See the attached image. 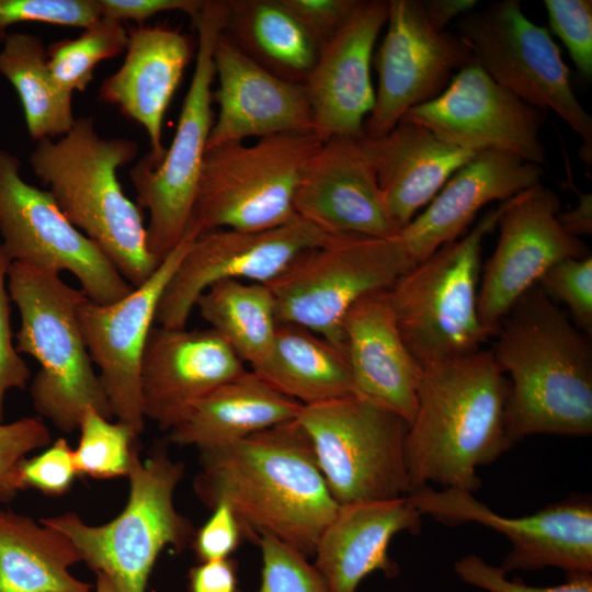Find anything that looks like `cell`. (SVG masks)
<instances>
[{"label": "cell", "instance_id": "b9f144b4", "mask_svg": "<svg viewBox=\"0 0 592 592\" xmlns=\"http://www.w3.org/2000/svg\"><path fill=\"white\" fill-rule=\"evenodd\" d=\"M454 570L462 581L487 592H592L591 573H569L562 584L535 587L509 579L500 567L477 555L462 557L455 562Z\"/></svg>", "mask_w": 592, "mask_h": 592}, {"label": "cell", "instance_id": "603a6c76", "mask_svg": "<svg viewBox=\"0 0 592 592\" xmlns=\"http://www.w3.org/2000/svg\"><path fill=\"white\" fill-rule=\"evenodd\" d=\"M294 209L329 234L387 238L400 231L357 138L334 137L322 144L298 183Z\"/></svg>", "mask_w": 592, "mask_h": 592}, {"label": "cell", "instance_id": "ba28073f", "mask_svg": "<svg viewBox=\"0 0 592 592\" xmlns=\"http://www.w3.org/2000/svg\"><path fill=\"white\" fill-rule=\"evenodd\" d=\"M322 144L314 133H278L252 145L208 148L190 220L202 232L259 231L292 221L298 183Z\"/></svg>", "mask_w": 592, "mask_h": 592}, {"label": "cell", "instance_id": "d590c367", "mask_svg": "<svg viewBox=\"0 0 592 592\" xmlns=\"http://www.w3.org/2000/svg\"><path fill=\"white\" fill-rule=\"evenodd\" d=\"M80 439L72 449L77 474L94 478L127 476L138 434L123 422H111L89 409L79 425Z\"/></svg>", "mask_w": 592, "mask_h": 592}, {"label": "cell", "instance_id": "836d02e7", "mask_svg": "<svg viewBox=\"0 0 592 592\" xmlns=\"http://www.w3.org/2000/svg\"><path fill=\"white\" fill-rule=\"evenodd\" d=\"M195 306L210 329L252 371L266 361L278 322L273 295L265 284L221 281L203 292Z\"/></svg>", "mask_w": 592, "mask_h": 592}, {"label": "cell", "instance_id": "44dd1931", "mask_svg": "<svg viewBox=\"0 0 592 592\" xmlns=\"http://www.w3.org/2000/svg\"><path fill=\"white\" fill-rule=\"evenodd\" d=\"M244 371L212 329L152 327L140 365L143 414L168 432L194 402Z\"/></svg>", "mask_w": 592, "mask_h": 592}, {"label": "cell", "instance_id": "5bb4252c", "mask_svg": "<svg viewBox=\"0 0 592 592\" xmlns=\"http://www.w3.org/2000/svg\"><path fill=\"white\" fill-rule=\"evenodd\" d=\"M386 34L373 64L375 103L363 135L389 133L411 109L439 96L460 69L476 61L457 34L435 25L422 0H388Z\"/></svg>", "mask_w": 592, "mask_h": 592}, {"label": "cell", "instance_id": "f6af8a7d", "mask_svg": "<svg viewBox=\"0 0 592 592\" xmlns=\"http://www.w3.org/2000/svg\"><path fill=\"white\" fill-rule=\"evenodd\" d=\"M243 537L240 523L231 506L221 502L212 516L195 532L192 548L201 562L229 558Z\"/></svg>", "mask_w": 592, "mask_h": 592}, {"label": "cell", "instance_id": "9c48e42d", "mask_svg": "<svg viewBox=\"0 0 592 592\" xmlns=\"http://www.w3.org/2000/svg\"><path fill=\"white\" fill-rule=\"evenodd\" d=\"M413 265L398 235L340 234L301 253L265 285L278 323L304 327L344 349L348 310L362 297L389 289Z\"/></svg>", "mask_w": 592, "mask_h": 592}, {"label": "cell", "instance_id": "681fc988", "mask_svg": "<svg viewBox=\"0 0 592 592\" xmlns=\"http://www.w3.org/2000/svg\"><path fill=\"white\" fill-rule=\"evenodd\" d=\"M577 193V205L572 209L560 210L557 218L568 234L580 238L592 234V196L591 193Z\"/></svg>", "mask_w": 592, "mask_h": 592}, {"label": "cell", "instance_id": "5b68a950", "mask_svg": "<svg viewBox=\"0 0 592 592\" xmlns=\"http://www.w3.org/2000/svg\"><path fill=\"white\" fill-rule=\"evenodd\" d=\"M7 280L21 318L16 351L41 366L30 387L37 413L66 433L79 430L89 409L111 420L113 413L79 323L78 309L86 294L59 274L19 262L11 263Z\"/></svg>", "mask_w": 592, "mask_h": 592}, {"label": "cell", "instance_id": "60d3db41", "mask_svg": "<svg viewBox=\"0 0 592 592\" xmlns=\"http://www.w3.org/2000/svg\"><path fill=\"white\" fill-rule=\"evenodd\" d=\"M549 25L557 34L580 72L592 78V1L544 0Z\"/></svg>", "mask_w": 592, "mask_h": 592}, {"label": "cell", "instance_id": "8d00e7d4", "mask_svg": "<svg viewBox=\"0 0 592 592\" xmlns=\"http://www.w3.org/2000/svg\"><path fill=\"white\" fill-rule=\"evenodd\" d=\"M77 471L72 448L65 439H58L39 455L22 458L0 487V502L11 500L16 491L36 489L48 496L69 490Z\"/></svg>", "mask_w": 592, "mask_h": 592}, {"label": "cell", "instance_id": "8fae6325", "mask_svg": "<svg viewBox=\"0 0 592 592\" xmlns=\"http://www.w3.org/2000/svg\"><path fill=\"white\" fill-rule=\"evenodd\" d=\"M297 421L339 505L410 493L405 459L408 423L397 413L352 395L304 406Z\"/></svg>", "mask_w": 592, "mask_h": 592}, {"label": "cell", "instance_id": "d6a6232c", "mask_svg": "<svg viewBox=\"0 0 592 592\" xmlns=\"http://www.w3.org/2000/svg\"><path fill=\"white\" fill-rule=\"evenodd\" d=\"M0 50V75L15 89L29 135L34 140L64 136L76 117L72 93L54 79L47 47L29 33H8Z\"/></svg>", "mask_w": 592, "mask_h": 592}, {"label": "cell", "instance_id": "4dcf8cb0", "mask_svg": "<svg viewBox=\"0 0 592 592\" xmlns=\"http://www.w3.org/2000/svg\"><path fill=\"white\" fill-rule=\"evenodd\" d=\"M82 561L62 533L0 510V592H92L69 568Z\"/></svg>", "mask_w": 592, "mask_h": 592}, {"label": "cell", "instance_id": "f1b7e54d", "mask_svg": "<svg viewBox=\"0 0 592 592\" xmlns=\"http://www.w3.org/2000/svg\"><path fill=\"white\" fill-rule=\"evenodd\" d=\"M303 407L247 369L194 402L167 442L213 448L295 420Z\"/></svg>", "mask_w": 592, "mask_h": 592}, {"label": "cell", "instance_id": "7bdbcfd3", "mask_svg": "<svg viewBox=\"0 0 592 592\" xmlns=\"http://www.w3.org/2000/svg\"><path fill=\"white\" fill-rule=\"evenodd\" d=\"M12 261L0 241V423L4 418V400L10 389H24L31 371L12 342L10 295L5 284Z\"/></svg>", "mask_w": 592, "mask_h": 592}, {"label": "cell", "instance_id": "7a4b0ae2", "mask_svg": "<svg viewBox=\"0 0 592 592\" xmlns=\"http://www.w3.org/2000/svg\"><path fill=\"white\" fill-rule=\"evenodd\" d=\"M492 350L509 374L504 409L513 445L533 434L592 432V344L539 286L526 291L502 319Z\"/></svg>", "mask_w": 592, "mask_h": 592}, {"label": "cell", "instance_id": "277c9868", "mask_svg": "<svg viewBox=\"0 0 592 592\" xmlns=\"http://www.w3.org/2000/svg\"><path fill=\"white\" fill-rule=\"evenodd\" d=\"M137 155L136 141L100 136L91 116L77 117L57 140H37L29 155L33 173L64 215L133 287L144 284L160 264L149 252L140 208L117 178V170Z\"/></svg>", "mask_w": 592, "mask_h": 592}, {"label": "cell", "instance_id": "7402d4cb", "mask_svg": "<svg viewBox=\"0 0 592 592\" xmlns=\"http://www.w3.org/2000/svg\"><path fill=\"white\" fill-rule=\"evenodd\" d=\"M213 62L218 115L207 149L249 137L278 133H314V117L304 84L278 78L243 54L223 33Z\"/></svg>", "mask_w": 592, "mask_h": 592}, {"label": "cell", "instance_id": "ac0fdd59", "mask_svg": "<svg viewBox=\"0 0 592 592\" xmlns=\"http://www.w3.org/2000/svg\"><path fill=\"white\" fill-rule=\"evenodd\" d=\"M401 119L470 152L503 151L546 164L540 130L547 112L497 83L477 61L454 75L439 96L409 110Z\"/></svg>", "mask_w": 592, "mask_h": 592}, {"label": "cell", "instance_id": "816d5d0a", "mask_svg": "<svg viewBox=\"0 0 592 592\" xmlns=\"http://www.w3.org/2000/svg\"><path fill=\"white\" fill-rule=\"evenodd\" d=\"M95 592H118V590L107 576L98 572Z\"/></svg>", "mask_w": 592, "mask_h": 592}, {"label": "cell", "instance_id": "8992f818", "mask_svg": "<svg viewBox=\"0 0 592 592\" xmlns=\"http://www.w3.org/2000/svg\"><path fill=\"white\" fill-rule=\"evenodd\" d=\"M136 444L127 473L129 497L111 522L89 525L75 512L43 517L39 523L66 535L82 561L107 576L118 592H146L150 572L167 546L183 551L195 535L192 522L173 503L185 466L168 455L166 443L155 445L141 460Z\"/></svg>", "mask_w": 592, "mask_h": 592}, {"label": "cell", "instance_id": "2e32d148", "mask_svg": "<svg viewBox=\"0 0 592 592\" xmlns=\"http://www.w3.org/2000/svg\"><path fill=\"white\" fill-rule=\"evenodd\" d=\"M473 493L423 486L407 497L422 515L444 524L473 522L503 534L511 549L499 567L506 574L546 567L568 573L592 572V503L587 497L569 498L531 515L506 517Z\"/></svg>", "mask_w": 592, "mask_h": 592}, {"label": "cell", "instance_id": "6da1fadb", "mask_svg": "<svg viewBox=\"0 0 592 592\" xmlns=\"http://www.w3.org/2000/svg\"><path fill=\"white\" fill-rule=\"evenodd\" d=\"M193 488L212 510L228 503L252 543L271 535L306 558L339 508L297 419L201 451Z\"/></svg>", "mask_w": 592, "mask_h": 592}, {"label": "cell", "instance_id": "d6986e66", "mask_svg": "<svg viewBox=\"0 0 592 592\" xmlns=\"http://www.w3.org/2000/svg\"><path fill=\"white\" fill-rule=\"evenodd\" d=\"M560 206L559 196L543 183L509 200L478 289V316L490 335H496L513 304L551 265L591 255L589 247L560 225Z\"/></svg>", "mask_w": 592, "mask_h": 592}, {"label": "cell", "instance_id": "d4e9b609", "mask_svg": "<svg viewBox=\"0 0 592 592\" xmlns=\"http://www.w3.org/2000/svg\"><path fill=\"white\" fill-rule=\"evenodd\" d=\"M344 350L356 395L400 415L417 411L422 366L398 329L388 289L358 299L342 321Z\"/></svg>", "mask_w": 592, "mask_h": 592}, {"label": "cell", "instance_id": "ee69618b", "mask_svg": "<svg viewBox=\"0 0 592 592\" xmlns=\"http://www.w3.org/2000/svg\"><path fill=\"white\" fill-rule=\"evenodd\" d=\"M319 49L345 22L357 0H280Z\"/></svg>", "mask_w": 592, "mask_h": 592}, {"label": "cell", "instance_id": "4316f807", "mask_svg": "<svg viewBox=\"0 0 592 592\" xmlns=\"http://www.w3.org/2000/svg\"><path fill=\"white\" fill-rule=\"evenodd\" d=\"M357 140L375 171L385 208L399 230L477 155L403 119L384 136L362 135Z\"/></svg>", "mask_w": 592, "mask_h": 592}, {"label": "cell", "instance_id": "83f0119b", "mask_svg": "<svg viewBox=\"0 0 592 592\" xmlns=\"http://www.w3.org/2000/svg\"><path fill=\"white\" fill-rule=\"evenodd\" d=\"M422 514L408 497L339 505L315 548V567L329 592H357L369 573L398 574L388 556L391 538L400 532L418 533Z\"/></svg>", "mask_w": 592, "mask_h": 592}, {"label": "cell", "instance_id": "ffe728a7", "mask_svg": "<svg viewBox=\"0 0 592 592\" xmlns=\"http://www.w3.org/2000/svg\"><path fill=\"white\" fill-rule=\"evenodd\" d=\"M387 18L388 0H357L342 26L319 49L304 88L314 134L322 143L363 135L375 103L374 47Z\"/></svg>", "mask_w": 592, "mask_h": 592}, {"label": "cell", "instance_id": "3957f363", "mask_svg": "<svg viewBox=\"0 0 592 592\" xmlns=\"http://www.w3.org/2000/svg\"><path fill=\"white\" fill-rule=\"evenodd\" d=\"M508 392L492 351L422 366L417 411L405 439L411 491L428 482L479 489L478 468L512 446L504 423Z\"/></svg>", "mask_w": 592, "mask_h": 592}, {"label": "cell", "instance_id": "f907efd6", "mask_svg": "<svg viewBox=\"0 0 592 592\" xmlns=\"http://www.w3.org/2000/svg\"><path fill=\"white\" fill-rule=\"evenodd\" d=\"M425 11L431 21L441 29L447 30V25L471 11L477 4L476 0H422Z\"/></svg>", "mask_w": 592, "mask_h": 592}, {"label": "cell", "instance_id": "e575fe53", "mask_svg": "<svg viewBox=\"0 0 592 592\" xmlns=\"http://www.w3.org/2000/svg\"><path fill=\"white\" fill-rule=\"evenodd\" d=\"M128 30L119 21L100 18L76 38L52 43L47 65L56 82L73 94L83 92L93 80L96 65L122 54Z\"/></svg>", "mask_w": 592, "mask_h": 592}, {"label": "cell", "instance_id": "484cf974", "mask_svg": "<svg viewBox=\"0 0 592 592\" xmlns=\"http://www.w3.org/2000/svg\"><path fill=\"white\" fill-rule=\"evenodd\" d=\"M125 50L121 68L103 81L100 99L144 127L151 150L140 160L156 167L167 149L164 115L191 60L192 46L179 31L138 26L128 30Z\"/></svg>", "mask_w": 592, "mask_h": 592}, {"label": "cell", "instance_id": "7dc6e473", "mask_svg": "<svg viewBox=\"0 0 592 592\" xmlns=\"http://www.w3.org/2000/svg\"><path fill=\"white\" fill-rule=\"evenodd\" d=\"M205 0H99L101 18L143 23L166 11H181L193 19Z\"/></svg>", "mask_w": 592, "mask_h": 592}, {"label": "cell", "instance_id": "1f68e13d", "mask_svg": "<svg viewBox=\"0 0 592 592\" xmlns=\"http://www.w3.org/2000/svg\"><path fill=\"white\" fill-rule=\"evenodd\" d=\"M221 33L272 75L304 84L318 49L280 0H227Z\"/></svg>", "mask_w": 592, "mask_h": 592}, {"label": "cell", "instance_id": "52a82bcc", "mask_svg": "<svg viewBox=\"0 0 592 592\" xmlns=\"http://www.w3.org/2000/svg\"><path fill=\"white\" fill-rule=\"evenodd\" d=\"M509 200L489 209L470 231L413 265L388 289L400 334L421 366L476 352L491 337L478 316L481 250Z\"/></svg>", "mask_w": 592, "mask_h": 592}, {"label": "cell", "instance_id": "e0dca14e", "mask_svg": "<svg viewBox=\"0 0 592 592\" xmlns=\"http://www.w3.org/2000/svg\"><path fill=\"white\" fill-rule=\"evenodd\" d=\"M202 230L192 221L179 244L153 274L128 295L111 304L86 299L78 309L81 332L113 417L137 434L145 428L140 402V365L161 295Z\"/></svg>", "mask_w": 592, "mask_h": 592}, {"label": "cell", "instance_id": "7c38bea8", "mask_svg": "<svg viewBox=\"0 0 592 592\" xmlns=\"http://www.w3.org/2000/svg\"><path fill=\"white\" fill-rule=\"evenodd\" d=\"M456 29L497 83L542 111H554L581 138L579 156L590 167L592 116L576 96L548 30L532 22L517 0L473 9L458 18Z\"/></svg>", "mask_w": 592, "mask_h": 592}, {"label": "cell", "instance_id": "74e56055", "mask_svg": "<svg viewBox=\"0 0 592 592\" xmlns=\"http://www.w3.org/2000/svg\"><path fill=\"white\" fill-rule=\"evenodd\" d=\"M258 544L262 554L258 592H329L319 571L304 555L271 535L261 536Z\"/></svg>", "mask_w": 592, "mask_h": 592}, {"label": "cell", "instance_id": "f35d334b", "mask_svg": "<svg viewBox=\"0 0 592 592\" xmlns=\"http://www.w3.org/2000/svg\"><path fill=\"white\" fill-rule=\"evenodd\" d=\"M539 287L563 303L571 322L592 335V257L568 258L551 265L538 280Z\"/></svg>", "mask_w": 592, "mask_h": 592}, {"label": "cell", "instance_id": "f546056e", "mask_svg": "<svg viewBox=\"0 0 592 592\" xmlns=\"http://www.w3.org/2000/svg\"><path fill=\"white\" fill-rule=\"evenodd\" d=\"M253 372L303 406L356 395L345 350L293 323H278L269 357Z\"/></svg>", "mask_w": 592, "mask_h": 592}, {"label": "cell", "instance_id": "30bf717a", "mask_svg": "<svg viewBox=\"0 0 592 592\" xmlns=\"http://www.w3.org/2000/svg\"><path fill=\"white\" fill-rule=\"evenodd\" d=\"M227 16V0H205L192 19L198 46L192 80L169 148L156 167L139 160L129 171L139 208L149 213L147 244L161 261L179 244L190 223L213 127V52Z\"/></svg>", "mask_w": 592, "mask_h": 592}, {"label": "cell", "instance_id": "4fadbf2b", "mask_svg": "<svg viewBox=\"0 0 592 592\" xmlns=\"http://www.w3.org/2000/svg\"><path fill=\"white\" fill-rule=\"evenodd\" d=\"M0 236L12 262L69 272L88 299L111 304L133 287L104 252L64 215L47 190L27 183L19 158L0 148Z\"/></svg>", "mask_w": 592, "mask_h": 592}, {"label": "cell", "instance_id": "cb8c5ba5", "mask_svg": "<svg viewBox=\"0 0 592 592\" xmlns=\"http://www.w3.org/2000/svg\"><path fill=\"white\" fill-rule=\"evenodd\" d=\"M544 167L503 151L476 155L398 234L417 264L467 232L477 213L542 183Z\"/></svg>", "mask_w": 592, "mask_h": 592}, {"label": "cell", "instance_id": "9a60e30c", "mask_svg": "<svg viewBox=\"0 0 592 592\" xmlns=\"http://www.w3.org/2000/svg\"><path fill=\"white\" fill-rule=\"evenodd\" d=\"M337 235L299 216L266 230L204 231L191 243L167 284L155 322L164 328H185L197 298L213 284L226 280L267 284L301 253Z\"/></svg>", "mask_w": 592, "mask_h": 592}, {"label": "cell", "instance_id": "ab89813d", "mask_svg": "<svg viewBox=\"0 0 592 592\" xmlns=\"http://www.w3.org/2000/svg\"><path fill=\"white\" fill-rule=\"evenodd\" d=\"M100 18L99 0H0V42L18 23L86 29Z\"/></svg>", "mask_w": 592, "mask_h": 592}, {"label": "cell", "instance_id": "c3c4849f", "mask_svg": "<svg viewBox=\"0 0 592 592\" xmlns=\"http://www.w3.org/2000/svg\"><path fill=\"white\" fill-rule=\"evenodd\" d=\"M237 569L236 561L230 557L201 562L189 572L190 592H236Z\"/></svg>", "mask_w": 592, "mask_h": 592}, {"label": "cell", "instance_id": "bcb514c9", "mask_svg": "<svg viewBox=\"0 0 592 592\" xmlns=\"http://www.w3.org/2000/svg\"><path fill=\"white\" fill-rule=\"evenodd\" d=\"M50 442V432L39 417L0 423V487L26 454L48 446Z\"/></svg>", "mask_w": 592, "mask_h": 592}]
</instances>
